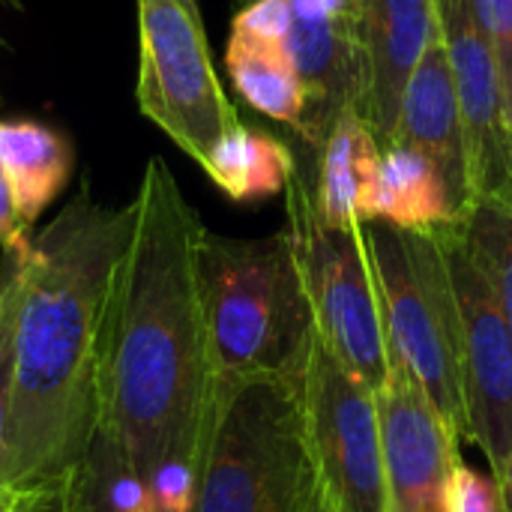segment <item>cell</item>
Listing matches in <instances>:
<instances>
[{
    "label": "cell",
    "mask_w": 512,
    "mask_h": 512,
    "mask_svg": "<svg viewBox=\"0 0 512 512\" xmlns=\"http://www.w3.org/2000/svg\"><path fill=\"white\" fill-rule=\"evenodd\" d=\"M132 201L135 228L105 315L96 420L150 486L165 462L201 465L216 372L195 267L204 222L159 156Z\"/></svg>",
    "instance_id": "cell-1"
},
{
    "label": "cell",
    "mask_w": 512,
    "mask_h": 512,
    "mask_svg": "<svg viewBox=\"0 0 512 512\" xmlns=\"http://www.w3.org/2000/svg\"><path fill=\"white\" fill-rule=\"evenodd\" d=\"M135 228V201L105 207L84 180L30 237L15 273L9 483L66 474L96 423L102 336L114 276Z\"/></svg>",
    "instance_id": "cell-2"
},
{
    "label": "cell",
    "mask_w": 512,
    "mask_h": 512,
    "mask_svg": "<svg viewBox=\"0 0 512 512\" xmlns=\"http://www.w3.org/2000/svg\"><path fill=\"white\" fill-rule=\"evenodd\" d=\"M198 294L216 378H285L303 387L315 321L291 237L258 240L201 231Z\"/></svg>",
    "instance_id": "cell-3"
},
{
    "label": "cell",
    "mask_w": 512,
    "mask_h": 512,
    "mask_svg": "<svg viewBox=\"0 0 512 512\" xmlns=\"http://www.w3.org/2000/svg\"><path fill=\"white\" fill-rule=\"evenodd\" d=\"M303 387L285 378H216L192 512H300L312 483Z\"/></svg>",
    "instance_id": "cell-4"
},
{
    "label": "cell",
    "mask_w": 512,
    "mask_h": 512,
    "mask_svg": "<svg viewBox=\"0 0 512 512\" xmlns=\"http://www.w3.org/2000/svg\"><path fill=\"white\" fill-rule=\"evenodd\" d=\"M360 231L390 366L423 387L459 441L468 438L462 324L438 231H402L387 222H360Z\"/></svg>",
    "instance_id": "cell-5"
},
{
    "label": "cell",
    "mask_w": 512,
    "mask_h": 512,
    "mask_svg": "<svg viewBox=\"0 0 512 512\" xmlns=\"http://www.w3.org/2000/svg\"><path fill=\"white\" fill-rule=\"evenodd\" d=\"M285 216L318 339L378 393L390 378V360L360 225H327L318 213L315 192L300 171L285 189Z\"/></svg>",
    "instance_id": "cell-6"
},
{
    "label": "cell",
    "mask_w": 512,
    "mask_h": 512,
    "mask_svg": "<svg viewBox=\"0 0 512 512\" xmlns=\"http://www.w3.org/2000/svg\"><path fill=\"white\" fill-rule=\"evenodd\" d=\"M138 6V108L186 156L207 162L240 126L216 75L201 9L192 0H135Z\"/></svg>",
    "instance_id": "cell-7"
},
{
    "label": "cell",
    "mask_w": 512,
    "mask_h": 512,
    "mask_svg": "<svg viewBox=\"0 0 512 512\" xmlns=\"http://www.w3.org/2000/svg\"><path fill=\"white\" fill-rule=\"evenodd\" d=\"M312 468L339 512H387L384 450L375 390L315 336L303 378Z\"/></svg>",
    "instance_id": "cell-8"
},
{
    "label": "cell",
    "mask_w": 512,
    "mask_h": 512,
    "mask_svg": "<svg viewBox=\"0 0 512 512\" xmlns=\"http://www.w3.org/2000/svg\"><path fill=\"white\" fill-rule=\"evenodd\" d=\"M447 258L459 324H462V387L468 441H474L498 477L512 453V330L504 306L468 252L459 225L438 228Z\"/></svg>",
    "instance_id": "cell-9"
},
{
    "label": "cell",
    "mask_w": 512,
    "mask_h": 512,
    "mask_svg": "<svg viewBox=\"0 0 512 512\" xmlns=\"http://www.w3.org/2000/svg\"><path fill=\"white\" fill-rule=\"evenodd\" d=\"M387 512H447V489L459 465V435L447 426L423 387L390 366L375 393Z\"/></svg>",
    "instance_id": "cell-10"
},
{
    "label": "cell",
    "mask_w": 512,
    "mask_h": 512,
    "mask_svg": "<svg viewBox=\"0 0 512 512\" xmlns=\"http://www.w3.org/2000/svg\"><path fill=\"white\" fill-rule=\"evenodd\" d=\"M435 9L453 66L474 204L498 201L512 207V135L495 60L477 27L471 0H435Z\"/></svg>",
    "instance_id": "cell-11"
},
{
    "label": "cell",
    "mask_w": 512,
    "mask_h": 512,
    "mask_svg": "<svg viewBox=\"0 0 512 512\" xmlns=\"http://www.w3.org/2000/svg\"><path fill=\"white\" fill-rule=\"evenodd\" d=\"M291 12L288 51L306 87L300 138L321 147L345 108H363L366 69L360 48V9L312 12L291 6Z\"/></svg>",
    "instance_id": "cell-12"
},
{
    "label": "cell",
    "mask_w": 512,
    "mask_h": 512,
    "mask_svg": "<svg viewBox=\"0 0 512 512\" xmlns=\"http://www.w3.org/2000/svg\"><path fill=\"white\" fill-rule=\"evenodd\" d=\"M438 30L435 0H360V48L366 69L363 117L381 147L390 141L405 84Z\"/></svg>",
    "instance_id": "cell-13"
},
{
    "label": "cell",
    "mask_w": 512,
    "mask_h": 512,
    "mask_svg": "<svg viewBox=\"0 0 512 512\" xmlns=\"http://www.w3.org/2000/svg\"><path fill=\"white\" fill-rule=\"evenodd\" d=\"M387 144H405L417 153H423L450 183L456 201L462 204L465 216L474 207L471 180H468V156H465V132H462V114H459V96L453 81V66L447 54V42L438 30L420 57L417 69L411 72L396 129Z\"/></svg>",
    "instance_id": "cell-14"
},
{
    "label": "cell",
    "mask_w": 512,
    "mask_h": 512,
    "mask_svg": "<svg viewBox=\"0 0 512 512\" xmlns=\"http://www.w3.org/2000/svg\"><path fill=\"white\" fill-rule=\"evenodd\" d=\"M465 210L444 174L405 144H384L363 222H387L402 231H438L462 225Z\"/></svg>",
    "instance_id": "cell-15"
},
{
    "label": "cell",
    "mask_w": 512,
    "mask_h": 512,
    "mask_svg": "<svg viewBox=\"0 0 512 512\" xmlns=\"http://www.w3.org/2000/svg\"><path fill=\"white\" fill-rule=\"evenodd\" d=\"M381 150L360 108H345L318 147V183L312 192L327 225L354 228L363 222Z\"/></svg>",
    "instance_id": "cell-16"
},
{
    "label": "cell",
    "mask_w": 512,
    "mask_h": 512,
    "mask_svg": "<svg viewBox=\"0 0 512 512\" xmlns=\"http://www.w3.org/2000/svg\"><path fill=\"white\" fill-rule=\"evenodd\" d=\"M0 171L27 228L63 192L72 174V144L33 120H0Z\"/></svg>",
    "instance_id": "cell-17"
},
{
    "label": "cell",
    "mask_w": 512,
    "mask_h": 512,
    "mask_svg": "<svg viewBox=\"0 0 512 512\" xmlns=\"http://www.w3.org/2000/svg\"><path fill=\"white\" fill-rule=\"evenodd\" d=\"M225 66L234 90L264 117L291 126L297 135L306 120V87L288 42H264L231 33Z\"/></svg>",
    "instance_id": "cell-18"
},
{
    "label": "cell",
    "mask_w": 512,
    "mask_h": 512,
    "mask_svg": "<svg viewBox=\"0 0 512 512\" xmlns=\"http://www.w3.org/2000/svg\"><path fill=\"white\" fill-rule=\"evenodd\" d=\"M201 168L231 201L255 204L288 189L297 159L285 141L240 123L213 147Z\"/></svg>",
    "instance_id": "cell-19"
},
{
    "label": "cell",
    "mask_w": 512,
    "mask_h": 512,
    "mask_svg": "<svg viewBox=\"0 0 512 512\" xmlns=\"http://www.w3.org/2000/svg\"><path fill=\"white\" fill-rule=\"evenodd\" d=\"M462 240L480 270L489 276L512 330V207L477 201L459 225Z\"/></svg>",
    "instance_id": "cell-20"
},
{
    "label": "cell",
    "mask_w": 512,
    "mask_h": 512,
    "mask_svg": "<svg viewBox=\"0 0 512 512\" xmlns=\"http://www.w3.org/2000/svg\"><path fill=\"white\" fill-rule=\"evenodd\" d=\"M117 447L108 429L96 420L84 453L72 465V512H111L108 507V468Z\"/></svg>",
    "instance_id": "cell-21"
},
{
    "label": "cell",
    "mask_w": 512,
    "mask_h": 512,
    "mask_svg": "<svg viewBox=\"0 0 512 512\" xmlns=\"http://www.w3.org/2000/svg\"><path fill=\"white\" fill-rule=\"evenodd\" d=\"M12 330H15V273L6 267V294L0 300V507L12 495L9 483V411H12Z\"/></svg>",
    "instance_id": "cell-22"
},
{
    "label": "cell",
    "mask_w": 512,
    "mask_h": 512,
    "mask_svg": "<svg viewBox=\"0 0 512 512\" xmlns=\"http://www.w3.org/2000/svg\"><path fill=\"white\" fill-rule=\"evenodd\" d=\"M471 9L489 45V54L495 60L501 99H504V117L512 135V0H471Z\"/></svg>",
    "instance_id": "cell-23"
},
{
    "label": "cell",
    "mask_w": 512,
    "mask_h": 512,
    "mask_svg": "<svg viewBox=\"0 0 512 512\" xmlns=\"http://www.w3.org/2000/svg\"><path fill=\"white\" fill-rule=\"evenodd\" d=\"M447 512H507L495 474L486 477L459 459L447 489Z\"/></svg>",
    "instance_id": "cell-24"
},
{
    "label": "cell",
    "mask_w": 512,
    "mask_h": 512,
    "mask_svg": "<svg viewBox=\"0 0 512 512\" xmlns=\"http://www.w3.org/2000/svg\"><path fill=\"white\" fill-rule=\"evenodd\" d=\"M291 0H249L231 21V33H243L264 42H288Z\"/></svg>",
    "instance_id": "cell-25"
},
{
    "label": "cell",
    "mask_w": 512,
    "mask_h": 512,
    "mask_svg": "<svg viewBox=\"0 0 512 512\" xmlns=\"http://www.w3.org/2000/svg\"><path fill=\"white\" fill-rule=\"evenodd\" d=\"M156 512H192L198 501V468L186 462H165L150 477Z\"/></svg>",
    "instance_id": "cell-26"
},
{
    "label": "cell",
    "mask_w": 512,
    "mask_h": 512,
    "mask_svg": "<svg viewBox=\"0 0 512 512\" xmlns=\"http://www.w3.org/2000/svg\"><path fill=\"white\" fill-rule=\"evenodd\" d=\"M0 512H72V468L60 477L12 489Z\"/></svg>",
    "instance_id": "cell-27"
},
{
    "label": "cell",
    "mask_w": 512,
    "mask_h": 512,
    "mask_svg": "<svg viewBox=\"0 0 512 512\" xmlns=\"http://www.w3.org/2000/svg\"><path fill=\"white\" fill-rule=\"evenodd\" d=\"M108 507L111 512H156L150 486L123 465L120 453H114L108 468Z\"/></svg>",
    "instance_id": "cell-28"
},
{
    "label": "cell",
    "mask_w": 512,
    "mask_h": 512,
    "mask_svg": "<svg viewBox=\"0 0 512 512\" xmlns=\"http://www.w3.org/2000/svg\"><path fill=\"white\" fill-rule=\"evenodd\" d=\"M30 246V228L24 225L12 189L0 171V249L6 252V258H21Z\"/></svg>",
    "instance_id": "cell-29"
},
{
    "label": "cell",
    "mask_w": 512,
    "mask_h": 512,
    "mask_svg": "<svg viewBox=\"0 0 512 512\" xmlns=\"http://www.w3.org/2000/svg\"><path fill=\"white\" fill-rule=\"evenodd\" d=\"M300 512H339L336 504H333V498L327 495V489L321 486L318 474H312V483L306 489V498L300 504Z\"/></svg>",
    "instance_id": "cell-30"
},
{
    "label": "cell",
    "mask_w": 512,
    "mask_h": 512,
    "mask_svg": "<svg viewBox=\"0 0 512 512\" xmlns=\"http://www.w3.org/2000/svg\"><path fill=\"white\" fill-rule=\"evenodd\" d=\"M495 480H498L501 495H504V510L512 512V453H510V459H507V465H504V471H501Z\"/></svg>",
    "instance_id": "cell-31"
},
{
    "label": "cell",
    "mask_w": 512,
    "mask_h": 512,
    "mask_svg": "<svg viewBox=\"0 0 512 512\" xmlns=\"http://www.w3.org/2000/svg\"><path fill=\"white\" fill-rule=\"evenodd\" d=\"M3 294H6V273H3V279H0V300H3Z\"/></svg>",
    "instance_id": "cell-32"
},
{
    "label": "cell",
    "mask_w": 512,
    "mask_h": 512,
    "mask_svg": "<svg viewBox=\"0 0 512 512\" xmlns=\"http://www.w3.org/2000/svg\"><path fill=\"white\" fill-rule=\"evenodd\" d=\"M6 501H9V498H6ZM3 507H6V504H3ZM3 507H0V510H3Z\"/></svg>",
    "instance_id": "cell-33"
},
{
    "label": "cell",
    "mask_w": 512,
    "mask_h": 512,
    "mask_svg": "<svg viewBox=\"0 0 512 512\" xmlns=\"http://www.w3.org/2000/svg\"><path fill=\"white\" fill-rule=\"evenodd\" d=\"M6 3H15V0H6Z\"/></svg>",
    "instance_id": "cell-34"
},
{
    "label": "cell",
    "mask_w": 512,
    "mask_h": 512,
    "mask_svg": "<svg viewBox=\"0 0 512 512\" xmlns=\"http://www.w3.org/2000/svg\"><path fill=\"white\" fill-rule=\"evenodd\" d=\"M192 3H198V0H192Z\"/></svg>",
    "instance_id": "cell-35"
}]
</instances>
